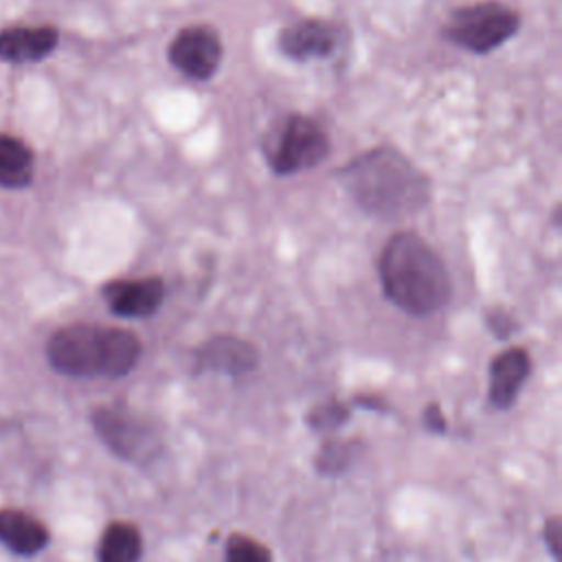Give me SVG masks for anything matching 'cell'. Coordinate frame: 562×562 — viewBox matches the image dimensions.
<instances>
[{"label":"cell","mask_w":562,"mask_h":562,"mask_svg":"<svg viewBox=\"0 0 562 562\" xmlns=\"http://www.w3.org/2000/svg\"><path fill=\"white\" fill-rule=\"evenodd\" d=\"M531 371L529 353L522 347H509L492 358L490 362V384L487 402L492 408H509Z\"/></svg>","instance_id":"9"},{"label":"cell","mask_w":562,"mask_h":562,"mask_svg":"<svg viewBox=\"0 0 562 562\" xmlns=\"http://www.w3.org/2000/svg\"><path fill=\"white\" fill-rule=\"evenodd\" d=\"M378 272L384 296L413 316L439 312L452 296L443 259L415 231L395 233L384 244Z\"/></svg>","instance_id":"1"},{"label":"cell","mask_w":562,"mask_h":562,"mask_svg":"<svg viewBox=\"0 0 562 562\" xmlns=\"http://www.w3.org/2000/svg\"><path fill=\"white\" fill-rule=\"evenodd\" d=\"M338 178L362 211L386 220L417 213L430 193L424 173L391 147L360 154L340 169Z\"/></svg>","instance_id":"2"},{"label":"cell","mask_w":562,"mask_h":562,"mask_svg":"<svg viewBox=\"0 0 562 562\" xmlns=\"http://www.w3.org/2000/svg\"><path fill=\"white\" fill-rule=\"evenodd\" d=\"M143 555L140 533L132 522H110L97 547L99 562H138Z\"/></svg>","instance_id":"14"},{"label":"cell","mask_w":562,"mask_h":562,"mask_svg":"<svg viewBox=\"0 0 562 562\" xmlns=\"http://www.w3.org/2000/svg\"><path fill=\"white\" fill-rule=\"evenodd\" d=\"M487 327L498 336V338H507L512 336L514 331V323L509 318V314H503V312H490L487 314Z\"/></svg>","instance_id":"20"},{"label":"cell","mask_w":562,"mask_h":562,"mask_svg":"<svg viewBox=\"0 0 562 562\" xmlns=\"http://www.w3.org/2000/svg\"><path fill=\"white\" fill-rule=\"evenodd\" d=\"M224 562H272V553L255 538L233 533L224 544Z\"/></svg>","instance_id":"16"},{"label":"cell","mask_w":562,"mask_h":562,"mask_svg":"<svg viewBox=\"0 0 562 562\" xmlns=\"http://www.w3.org/2000/svg\"><path fill=\"white\" fill-rule=\"evenodd\" d=\"M195 362L202 371L241 375L259 364V353L248 340L235 336H217L206 340L195 351Z\"/></svg>","instance_id":"11"},{"label":"cell","mask_w":562,"mask_h":562,"mask_svg":"<svg viewBox=\"0 0 562 562\" xmlns=\"http://www.w3.org/2000/svg\"><path fill=\"white\" fill-rule=\"evenodd\" d=\"M351 461V446L349 443H342V441H327L318 457H316V468L321 472H327V474H336V472H342Z\"/></svg>","instance_id":"18"},{"label":"cell","mask_w":562,"mask_h":562,"mask_svg":"<svg viewBox=\"0 0 562 562\" xmlns=\"http://www.w3.org/2000/svg\"><path fill=\"white\" fill-rule=\"evenodd\" d=\"M347 417H349V408L342 402L331 400V402H325V404L312 408V413L307 415V426L318 432H329V430L342 426Z\"/></svg>","instance_id":"17"},{"label":"cell","mask_w":562,"mask_h":562,"mask_svg":"<svg viewBox=\"0 0 562 562\" xmlns=\"http://www.w3.org/2000/svg\"><path fill=\"white\" fill-rule=\"evenodd\" d=\"M520 26L518 13L496 0H485L454 9L446 22L443 35L476 55H485L507 42Z\"/></svg>","instance_id":"4"},{"label":"cell","mask_w":562,"mask_h":562,"mask_svg":"<svg viewBox=\"0 0 562 562\" xmlns=\"http://www.w3.org/2000/svg\"><path fill=\"white\" fill-rule=\"evenodd\" d=\"M338 46V29L325 20H301L290 24L279 35V48L283 55L296 61L329 57Z\"/></svg>","instance_id":"10"},{"label":"cell","mask_w":562,"mask_h":562,"mask_svg":"<svg viewBox=\"0 0 562 562\" xmlns=\"http://www.w3.org/2000/svg\"><path fill=\"white\" fill-rule=\"evenodd\" d=\"M59 33L53 26H18L0 33V59L37 61L55 50Z\"/></svg>","instance_id":"13"},{"label":"cell","mask_w":562,"mask_h":562,"mask_svg":"<svg viewBox=\"0 0 562 562\" xmlns=\"http://www.w3.org/2000/svg\"><path fill=\"white\" fill-rule=\"evenodd\" d=\"M329 156L325 130L310 116L292 114L270 156V167L279 176H292L321 165Z\"/></svg>","instance_id":"6"},{"label":"cell","mask_w":562,"mask_h":562,"mask_svg":"<svg viewBox=\"0 0 562 562\" xmlns=\"http://www.w3.org/2000/svg\"><path fill=\"white\" fill-rule=\"evenodd\" d=\"M542 536H544V542H547V547H549V551H551L553 560H555V562H560L562 522H560V518H558V516H553V518H549V520L544 522V531H542Z\"/></svg>","instance_id":"19"},{"label":"cell","mask_w":562,"mask_h":562,"mask_svg":"<svg viewBox=\"0 0 562 562\" xmlns=\"http://www.w3.org/2000/svg\"><path fill=\"white\" fill-rule=\"evenodd\" d=\"M48 540L46 525L33 514L13 507L0 509V544L15 555H35L46 549Z\"/></svg>","instance_id":"12"},{"label":"cell","mask_w":562,"mask_h":562,"mask_svg":"<svg viewBox=\"0 0 562 562\" xmlns=\"http://www.w3.org/2000/svg\"><path fill=\"white\" fill-rule=\"evenodd\" d=\"M33 151L15 136H0V187L22 189L33 180Z\"/></svg>","instance_id":"15"},{"label":"cell","mask_w":562,"mask_h":562,"mask_svg":"<svg viewBox=\"0 0 562 562\" xmlns=\"http://www.w3.org/2000/svg\"><path fill=\"white\" fill-rule=\"evenodd\" d=\"M222 40L215 29L195 24L178 31L169 44V61L184 77L211 79L222 64Z\"/></svg>","instance_id":"7"},{"label":"cell","mask_w":562,"mask_h":562,"mask_svg":"<svg viewBox=\"0 0 562 562\" xmlns=\"http://www.w3.org/2000/svg\"><path fill=\"white\" fill-rule=\"evenodd\" d=\"M110 310L123 318H147L158 312L165 299V283L160 277L119 279L101 288Z\"/></svg>","instance_id":"8"},{"label":"cell","mask_w":562,"mask_h":562,"mask_svg":"<svg viewBox=\"0 0 562 562\" xmlns=\"http://www.w3.org/2000/svg\"><path fill=\"white\" fill-rule=\"evenodd\" d=\"M424 422H426V428L430 430V432H446V419H443V415H441V408H439V404H430V406H426V411H424Z\"/></svg>","instance_id":"21"},{"label":"cell","mask_w":562,"mask_h":562,"mask_svg":"<svg viewBox=\"0 0 562 562\" xmlns=\"http://www.w3.org/2000/svg\"><path fill=\"white\" fill-rule=\"evenodd\" d=\"M46 358L61 375L123 378L140 358V340L121 327L75 323L50 336Z\"/></svg>","instance_id":"3"},{"label":"cell","mask_w":562,"mask_h":562,"mask_svg":"<svg viewBox=\"0 0 562 562\" xmlns=\"http://www.w3.org/2000/svg\"><path fill=\"white\" fill-rule=\"evenodd\" d=\"M92 426L101 441L125 461L140 465L158 454L160 441L154 426L132 411L101 406L92 413Z\"/></svg>","instance_id":"5"}]
</instances>
